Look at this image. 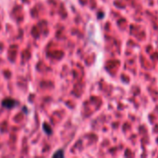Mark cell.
<instances>
[{
    "label": "cell",
    "mask_w": 158,
    "mask_h": 158,
    "mask_svg": "<svg viewBox=\"0 0 158 158\" xmlns=\"http://www.w3.org/2000/svg\"><path fill=\"white\" fill-rule=\"evenodd\" d=\"M54 157H56V156H60V157H63L64 156V153H63V150H58L56 153H55L53 154Z\"/></svg>",
    "instance_id": "obj_3"
},
{
    "label": "cell",
    "mask_w": 158,
    "mask_h": 158,
    "mask_svg": "<svg viewBox=\"0 0 158 158\" xmlns=\"http://www.w3.org/2000/svg\"><path fill=\"white\" fill-rule=\"evenodd\" d=\"M43 128H44V131L46 132V134H51L52 133V130H51V127L48 125V124H46V123H45L44 125H43Z\"/></svg>",
    "instance_id": "obj_2"
},
{
    "label": "cell",
    "mask_w": 158,
    "mask_h": 158,
    "mask_svg": "<svg viewBox=\"0 0 158 158\" xmlns=\"http://www.w3.org/2000/svg\"><path fill=\"white\" fill-rule=\"evenodd\" d=\"M16 104H17V102H15V101H14V100H12V99H10V98H8V99H5L4 101L2 102L3 106L7 107V108H8V109L13 108L14 106H15Z\"/></svg>",
    "instance_id": "obj_1"
}]
</instances>
